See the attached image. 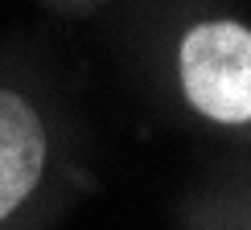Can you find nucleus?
I'll return each mask as SVG.
<instances>
[{"label":"nucleus","mask_w":251,"mask_h":230,"mask_svg":"<svg viewBox=\"0 0 251 230\" xmlns=\"http://www.w3.org/2000/svg\"><path fill=\"white\" fill-rule=\"evenodd\" d=\"M46 169V128L17 91L0 87V222L33 193Z\"/></svg>","instance_id":"nucleus-2"},{"label":"nucleus","mask_w":251,"mask_h":230,"mask_svg":"<svg viewBox=\"0 0 251 230\" xmlns=\"http://www.w3.org/2000/svg\"><path fill=\"white\" fill-rule=\"evenodd\" d=\"M181 91L198 115L243 128L251 119V33L239 21H202L181 37Z\"/></svg>","instance_id":"nucleus-1"}]
</instances>
